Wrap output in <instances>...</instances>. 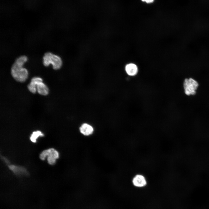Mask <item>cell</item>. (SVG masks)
Wrapping results in <instances>:
<instances>
[{"label":"cell","instance_id":"cell-7","mask_svg":"<svg viewBox=\"0 0 209 209\" xmlns=\"http://www.w3.org/2000/svg\"><path fill=\"white\" fill-rule=\"evenodd\" d=\"M125 70L126 74L130 77L135 76L138 72V68L137 65L132 62L128 63L126 65Z\"/></svg>","mask_w":209,"mask_h":209},{"label":"cell","instance_id":"cell-13","mask_svg":"<svg viewBox=\"0 0 209 209\" xmlns=\"http://www.w3.org/2000/svg\"><path fill=\"white\" fill-rule=\"evenodd\" d=\"M2 158L3 160L7 164L9 163V161H8V159L7 158H6L5 157H3L2 156Z\"/></svg>","mask_w":209,"mask_h":209},{"label":"cell","instance_id":"cell-9","mask_svg":"<svg viewBox=\"0 0 209 209\" xmlns=\"http://www.w3.org/2000/svg\"><path fill=\"white\" fill-rule=\"evenodd\" d=\"M42 81V79L39 77L33 78L28 87L29 91L33 93H35L37 91V85L38 83Z\"/></svg>","mask_w":209,"mask_h":209},{"label":"cell","instance_id":"cell-6","mask_svg":"<svg viewBox=\"0 0 209 209\" xmlns=\"http://www.w3.org/2000/svg\"><path fill=\"white\" fill-rule=\"evenodd\" d=\"M80 134L85 136H89L92 135L94 129L93 126L89 123H84L82 124L79 128Z\"/></svg>","mask_w":209,"mask_h":209},{"label":"cell","instance_id":"cell-4","mask_svg":"<svg viewBox=\"0 0 209 209\" xmlns=\"http://www.w3.org/2000/svg\"><path fill=\"white\" fill-rule=\"evenodd\" d=\"M47 156V161L48 163L51 165H54L56 160L59 157L58 152L53 148H51L43 151L40 154V158L42 160H44Z\"/></svg>","mask_w":209,"mask_h":209},{"label":"cell","instance_id":"cell-2","mask_svg":"<svg viewBox=\"0 0 209 209\" xmlns=\"http://www.w3.org/2000/svg\"><path fill=\"white\" fill-rule=\"evenodd\" d=\"M43 63L46 67L51 64L54 70L60 69L62 65V62L60 57L50 52L45 53L43 57Z\"/></svg>","mask_w":209,"mask_h":209},{"label":"cell","instance_id":"cell-1","mask_svg":"<svg viewBox=\"0 0 209 209\" xmlns=\"http://www.w3.org/2000/svg\"><path fill=\"white\" fill-rule=\"evenodd\" d=\"M27 60V57L26 56H21L16 59L11 66V74L13 78L17 81L23 82L28 78V71L23 67L24 63Z\"/></svg>","mask_w":209,"mask_h":209},{"label":"cell","instance_id":"cell-11","mask_svg":"<svg viewBox=\"0 0 209 209\" xmlns=\"http://www.w3.org/2000/svg\"><path fill=\"white\" fill-rule=\"evenodd\" d=\"M44 134L40 131H37L33 132L31 134L30 139L33 142L35 143L36 142V140L39 136H43Z\"/></svg>","mask_w":209,"mask_h":209},{"label":"cell","instance_id":"cell-8","mask_svg":"<svg viewBox=\"0 0 209 209\" xmlns=\"http://www.w3.org/2000/svg\"><path fill=\"white\" fill-rule=\"evenodd\" d=\"M8 166L17 175H28L29 174L26 169L23 167L13 165H8Z\"/></svg>","mask_w":209,"mask_h":209},{"label":"cell","instance_id":"cell-12","mask_svg":"<svg viewBox=\"0 0 209 209\" xmlns=\"http://www.w3.org/2000/svg\"><path fill=\"white\" fill-rule=\"evenodd\" d=\"M141 1L147 3H151L153 2L154 0H141Z\"/></svg>","mask_w":209,"mask_h":209},{"label":"cell","instance_id":"cell-3","mask_svg":"<svg viewBox=\"0 0 209 209\" xmlns=\"http://www.w3.org/2000/svg\"><path fill=\"white\" fill-rule=\"evenodd\" d=\"M130 181L132 185L138 188H142L145 187L148 182L146 176L144 174L139 172L134 174L131 177Z\"/></svg>","mask_w":209,"mask_h":209},{"label":"cell","instance_id":"cell-10","mask_svg":"<svg viewBox=\"0 0 209 209\" xmlns=\"http://www.w3.org/2000/svg\"><path fill=\"white\" fill-rule=\"evenodd\" d=\"M37 91L39 94L45 96L48 94L49 89L48 87L42 81L37 84Z\"/></svg>","mask_w":209,"mask_h":209},{"label":"cell","instance_id":"cell-5","mask_svg":"<svg viewBox=\"0 0 209 209\" xmlns=\"http://www.w3.org/2000/svg\"><path fill=\"white\" fill-rule=\"evenodd\" d=\"M185 93L187 95H194L199 86L198 82L191 78H186L183 84Z\"/></svg>","mask_w":209,"mask_h":209}]
</instances>
